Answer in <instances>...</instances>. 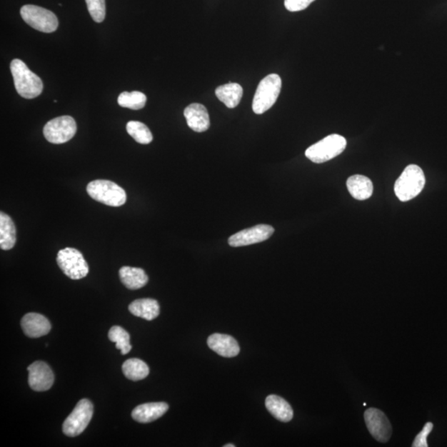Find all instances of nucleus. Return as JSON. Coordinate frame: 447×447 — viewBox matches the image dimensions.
<instances>
[{"mask_svg": "<svg viewBox=\"0 0 447 447\" xmlns=\"http://www.w3.org/2000/svg\"><path fill=\"white\" fill-rule=\"evenodd\" d=\"M14 86L20 96L34 99L41 95L44 83L41 78L34 74L23 61L14 59L10 64Z\"/></svg>", "mask_w": 447, "mask_h": 447, "instance_id": "f257e3e1", "label": "nucleus"}, {"mask_svg": "<svg viewBox=\"0 0 447 447\" xmlns=\"http://www.w3.org/2000/svg\"><path fill=\"white\" fill-rule=\"evenodd\" d=\"M425 184L423 169L418 165H408L395 183V195L403 202L413 200L422 192Z\"/></svg>", "mask_w": 447, "mask_h": 447, "instance_id": "f03ea898", "label": "nucleus"}, {"mask_svg": "<svg viewBox=\"0 0 447 447\" xmlns=\"http://www.w3.org/2000/svg\"><path fill=\"white\" fill-rule=\"evenodd\" d=\"M346 139L339 134H331L306 150V157L315 164H323L344 152Z\"/></svg>", "mask_w": 447, "mask_h": 447, "instance_id": "7ed1b4c3", "label": "nucleus"}, {"mask_svg": "<svg viewBox=\"0 0 447 447\" xmlns=\"http://www.w3.org/2000/svg\"><path fill=\"white\" fill-rule=\"evenodd\" d=\"M282 88V80L277 74H270L259 83L253 101V111L262 114L277 101Z\"/></svg>", "mask_w": 447, "mask_h": 447, "instance_id": "20e7f679", "label": "nucleus"}, {"mask_svg": "<svg viewBox=\"0 0 447 447\" xmlns=\"http://www.w3.org/2000/svg\"><path fill=\"white\" fill-rule=\"evenodd\" d=\"M86 191L92 199L106 206H121L127 199L126 191L111 181H93L88 184Z\"/></svg>", "mask_w": 447, "mask_h": 447, "instance_id": "39448f33", "label": "nucleus"}, {"mask_svg": "<svg viewBox=\"0 0 447 447\" xmlns=\"http://www.w3.org/2000/svg\"><path fill=\"white\" fill-rule=\"evenodd\" d=\"M56 262L67 277L79 280L86 277L89 266L83 254L76 248H66L57 253Z\"/></svg>", "mask_w": 447, "mask_h": 447, "instance_id": "423d86ee", "label": "nucleus"}, {"mask_svg": "<svg viewBox=\"0 0 447 447\" xmlns=\"http://www.w3.org/2000/svg\"><path fill=\"white\" fill-rule=\"evenodd\" d=\"M20 14L26 23L40 32L54 33L59 28V19L50 10L27 4L21 9Z\"/></svg>", "mask_w": 447, "mask_h": 447, "instance_id": "0eeeda50", "label": "nucleus"}, {"mask_svg": "<svg viewBox=\"0 0 447 447\" xmlns=\"http://www.w3.org/2000/svg\"><path fill=\"white\" fill-rule=\"evenodd\" d=\"M94 407L88 399H81L62 425V431L70 438L81 435L89 425L93 417Z\"/></svg>", "mask_w": 447, "mask_h": 447, "instance_id": "6e6552de", "label": "nucleus"}, {"mask_svg": "<svg viewBox=\"0 0 447 447\" xmlns=\"http://www.w3.org/2000/svg\"><path fill=\"white\" fill-rule=\"evenodd\" d=\"M77 131L75 119L71 116H60L46 124L44 134L49 142L61 144L70 141Z\"/></svg>", "mask_w": 447, "mask_h": 447, "instance_id": "1a4fd4ad", "label": "nucleus"}, {"mask_svg": "<svg viewBox=\"0 0 447 447\" xmlns=\"http://www.w3.org/2000/svg\"><path fill=\"white\" fill-rule=\"evenodd\" d=\"M365 420L373 438L379 443H388L391 438L393 429L387 416L381 410L371 408L366 411Z\"/></svg>", "mask_w": 447, "mask_h": 447, "instance_id": "9d476101", "label": "nucleus"}, {"mask_svg": "<svg viewBox=\"0 0 447 447\" xmlns=\"http://www.w3.org/2000/svg\"><path fill=\"white\" fill-rule=\"evenodd\" d=\"M274 228L268 225H258L241 231L228 238V244L232 247L251 246L268 240L273 236Z\"/></svg>", "mask_w": 447, "mask_h": 447, "instance_id": "9b49d317", "label": "nucleus"}, {"mask_svg": "<svg viewBox=\"0 0 447 447\" xmlns=\"http://www.w3.org/2000/svg\"><path fill=\"white\" fill-rule=\"evenodd\" d=\"M29 384L34 391H48L54 383V373L48 363L36 361L28 367Z\"/></svg>", "mask_w": 447, "mask_h": 447, "instance_id": "f8f14e48", "label": "nucleus"}, {"mask_svg": "<svg viewBox=\"0 0 447 447\" xmlns=\"http://www.w3.org/2000/svg\"><path fill=\"white\" fill-rule=\"evenodd\" d=\"M184 116L187 126L195 132H205L211 126L209 114L206 108L201 104L194 103L187 106L184 111Z\"/></svg>", "mask_w": 447, "mask_h": 447, "instance_id": "ddd939ff", "label": "nucleus"}, {"mask_svg": "<svg viewBox=\"0 0 447 447\" xmlns=\"http://www.w3.org/2000/svg\"><path fill=\"white\" fill-rule=\"evenodd\" d=\"M21 326L24 334L29 338H39L48 335L51 329L50 321L43 315L39 313L26 314Z\"/></svg>", "mask_w": 447, "mask_h": 447, "instance_id": "4468645a", "label": "nucleus"}, {"mask_svg": "<svg viewBox=\"0 0 447 447\" xmlns=\"http://www.w3.org/2000/svg\"><path fill=\"white\" fill-rule=\"evenodd\" d=\"M207 345L218 355L226 358L236 357L241 351L235 338L225 334L211 335L208 338Z\"/></svg>", "mask_w": 447, "mask_h": 447, "instance_id": "2eb2a0df", "label": "nucleus"}, {"mask_svg": "<svg viewBox=\"0 0 447 447\" xmlns=\"http://www.w3.org/2000/svg\"><path fill=\"white\" fill-rule=\"evenodd\" d=\"M166 403H149L139 405L132 412V418L139 423H149L158 420L169 410Z\"/></svg>", "mask_w": 447, "mask_h": 447, "instance_id": "dca6fc26", "label": "nucleus"}, {"mask_svg": "<svg viewBox=\"0 0 447 447\" xmlns=\"http://www.w3.org/2000/svg\"><path fill=\"white\" fill-rule=\"evenodd\" d=\"M350 194L358 201H365L373 195V186L370 179L366 176L354 175L350 176L346 183Z\"/></svg>", "mask_w": 447, "mask_h": 447, "instance_id": "f3484780", "label": "nucleus"}, {"mask_svg": "<svg viewBox=\"0 0 447 447\" xmlns=\"http://www.w3.org/2000/svg\"><path fill=\"white\" fill-rule=\"evenodd\" d=\"M265 405L273 417L283 423H288L293 418V410L285 399L277 395H269Z\"/></svg>", "mask_w": 447, "mask_h": 447, "instance_id": "a211bd4d", "label": "nucleus"}, {"mask_svg": "<svg viewBox=\"0 0 447 447\" xmlns=\"http://www.w3.org/2000/svg\"><path fill=\"white\" fill-rule=\"evenodd\" d=\"M129 310L135 316L147 321H152L159 316L160 306L157 301L152 298H142L129 304Z\"/></svg>", "mask_w": 447, "mask_h": 447, "instance_id": "6ab92c4d", "label": "nucleus"}, {"mask_svg": "<svg viewBox=\"0 0 447 447\" xmlns=\"http://www.w3.org/2000/svg\"><path fill=\"white\" fill-rule=\"evenodd\" d=\"M119 278L122 283L131 290H138L144 287L149 282V277L144 270L139 268L124 266L119 270Z\"/></svg>", "mask_w": 447, "mask_h": 447, "instance_id": "aec40b11", "label": "nucleus"}, {"mask_svg": "<svg viewBox=\"0 0 447 447\" xmlns=\"http://www.w3.org/2000/svg\"><path fill=\"white\" fill-rule=\"evenodd\" d=\"M16 227L11 218L3 211L0 213V248L9 251L16 243Z\"/></svg>", "mask_w": 447, "mask_h": 447, "instance_id": "412c9836", "label": "nucleus"}, {"mask_svg": "<svg viewBox=\"0 0 447 447\" xmlns=\"http://www.w3.org/2000/svg\"><path fill=\"white\" fill-rule=\"evenodd\" d=\"M243 93V88L238 83H228L216 90L217 98L230 109L236 108L240 104Z\"/></svg>", "mask_w": 447, "mask_h": 447, "instance_id": "4be33fe9", "label": "nucleus"}, {"mask_svg": "<svg viewBox=\"0 0 447 447\" xmlns=\"http://www.w3.org/2000/svg\"><path fill=\"white\" fill-rule=\"evenodd\" d=\"M122 371L129 381H139L146 378L149 374V368L146 363L139 358H129L123 363Z\"/></svg>", "mask_w": 447, "mask_h": 447, "instance_id": "5701e85b", "label": "nucleus"}, {"mask_svg": "<svg viewBox=\"0 0 447 447\" xmlns=\"http://www.w3.org/2000/svg\"><path fill=\"white\" fill-rule=\"evenodd\" d=\"M147 97L140 91L123 92L118 98V104L124 108L131 110H141L146 105Z\"/></svg>", "mask_w": 447, "mask_h": 447, "instance_id": "b1692460", "label": "nucleus"}, {"mask_svg": "<svg viewBox=\"0 0 447 447\" xmlns=\"http://www.w3.org/2000/svg\"><path fill=\"white\" fill-rule=\"evenodd\" d=\"M108 336L111 341L116 343L117 349L121 351L122 355H127L132 350L131 336L122 327L113 326L109 331Z\"/></svg>", "mask_w": 447, "mask_h": 447, "instance_id": "393cba45", "label": "nucleus"}, {"mask_svg": "<svg viewBox=\"0 0 447 447\" xmlns=\"http://www.w3.org/2000/svg\"><path fill=\"white\" fill-rule=\"evenodd\" d=\"M126 129L128 134L139 144H149L153 141V134L144 123L129 121Z\"/></svg>", "mask_w": 447, "mask_h": 447, "instance_id": "a878e982", "label": "nucleus"}, {"mask_svg": "<svg viewBox=\"0 0 447 447\" xmlns=\"http://www.w3.org/2000/svg\"><path fill=\"white\" fill-rule=\"evenodd\" d=\"M91 16L96 23H101L106 18V0H86Z\"/></svg>", "mask_w": 447, "mask_h": 447, "instance_id": "bb28decb", "label": "nucleus"}, {"mask_svg": "<svg viewBox=\"0 0 447 447\" xmlns=\"http://www.w3.org/2000/svg\"><path fill=\"white\" fill-rule=\"evenodd\" d=\"M433 429V424L431 423H426L424 428L421 433L416 436L413 443L412 445L413 447H428V441L427 438L428 435L431 433V431Z\"/></svg>", "mask_w": 447, "mask_h": 447, "instance_id": "cd10ccee", "label": "nucleus"}, {"mask_svg": "<svg viewBox=\"0 0 447 447\" xmlns=\"http://www.w3.org/2000/svg\"><path fill=\"white\" fill-rule=\"evenodd\" d=\"M315 0H284L285 8L290 12H298L304 10Z\"/></svg>", "mask_w": 447, "mask_h": 447, "instance_id": "c85d7f7f", "label": "nucleus"}, {"mask_svg": "<svg viewBox=\"0 0 447 447\" xmlns=\"http://www.w3.org/2000/svg\"><path fill=\"white\" fill-rule=\"evenodd\" d=\"M224 446H225V447H236V445L228 444V445H225Z\"/></svg>", "mask_w": 447, "mask_h": 447, "instance_id": "c756f323", "label": "nucleus"}]
</instances>
